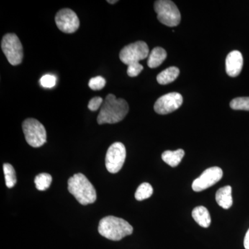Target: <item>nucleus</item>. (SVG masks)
<instances>
[{"instance_id": "nucleus-15", "label": "nucleus", "mask_w": 249, "mask_h": 249, "mask_svg": "<svg viewBox=\"0 0 249 249\" xmlns=\"http://www.w3.org/2000/svg\"><path fill=\"white\" fill-rule=\"evenodd\" d=\"M167 57L166 51L161 47H155L152 49L147 60V65L150 68H157L160 66Z\"/></svg>"}, {"instance_id": "nucleus-21", "label": "nucleus", "mask_w": 249, "mask_h": 249, "mask_svg": "<svg viewBox=\"0 0 249 249\" xmlns=\"http://www.w3.org/2000/svg\"><path fill=\"white\" fill-rule=\"evenodd\" d=\"M230 107L235 110L249 111V97L234 98L230 103Z\"/></svg>"}, {"instance_id": "nucleus-9", "label": "nucleus", "mask_w": 249, "mask_h": 249, "mask_svg": "<svg viewBox=\"0 0 249 249\" xmlns=\"http://www.w3.org/2000/svg\"><path fill=\"white\" fill-rule=\"evenodd\" d=\"M57 27L65 34H73L80 27V21L74 11L63 9L57 13L55 18Z\"/></svg>"}, {"instance_id": "nucleus-27", "label": "nucleus", "mask_w": 249, "mask_h": 249, "mask_svg": "<svg viewBox=\"0 0 249 249\" xmlns=\"http://www.w3.org/2000/svg\"><path fill=\"white\" fill-rule=\"evenodd\" d=\"M107 2L109 3V4H114L118 2V1H110V0H109V1H107Z\"/></svg>"}, {"instance_id": "nucleus-14", "label": "nucleus", "mask_w": 249, "mask_h": 249, "mask_svg": "<svg viewBox=\"0 0 249 249\" xmlns=\"http://www.w3.org/2000/svg\"><path fill=\"white\" fill-rule=\"evenodd\" d=\"M193 219L201 227H209L211 222V215L209 211L204 206H197L195 208L192 213Z\"/></svg>"}, {"instance_id": "nucleus-25", "label": "nucleus", "mask_w": 249, "mask_h": 249, "mask_svg": "<svg viewBox=\"0 0 249 249\" xmlns=\"http://www.w3.org/2000/svg\"><path fill=\"white\" fill-rule=\"evenodd\" d=\"M103 103V98L100 97V96H96V97L91 98L90 100L89 104H88V108H89V110L96 111L99 109L101 106H102Z\"/></svg>"}, {"instance_id": "nucleus-12", "label": "nucleus", "mask_w": 249, "mask_h": 249, "mask_svg": "<svg viewBox=\"0 0 249 249\" xmlns=\"http://www.w3.org/2000/svg\"><path fill=\"white\" fill-rule=\"evenodd\" d=\"M243 67V56L239 51H232L226 59V71L231 77L239 76Z\"/></svg>"}, {"instance_id": "nucleus-10", "label": "nucleus", "mask_w": 249, "mask_h": 249, "mask_svg": "<svg viewBox=\"0 0 249 249\" xmlns=\"http://www.w3.org/2000/svg\"><path fill=\"white\" fill-rule=\"evenodd\" d=\"M182 103L183 97L180 93H167L156 101L154 109L157 114L165 115L178 109L181 107Z\"/></svg>"}, {"instance_id": "nucleus-19", "label": "nucleus", "mask_w": 249, "mask_h": 249, "mask_svg": "<svg viewBox=\"0 0 249 249\" xmlns=\"http://www.w3.org/2000/svg\"><path fill=\"white\" fill-rule=\"evenodd\" d=\"M153 194V188L148 183H142L137 188L135 193V198L137 200L142 201L148 199Z\"/></svg>"}, {"instance_id": "nucleus-11", "label": "nucleus", "mask_w": 249, "mask_h": 249, "mask_svg": "<svg viewBox=\"0 0 249 249\" xmlns=\"http://www.w3.org/2000/svg\"><path fill=\"white\" fill-rule=\"evenodd\" d=\"M223 177V171L219 167H212L205 170L201 176L193 181V191L201 192L205 191L220 181Z\"/></svg>"}, {"instance_id": "nucleus-24", "label": "nucleus", "mask_w": 249, "mask_h": 249, "mask_svg": "<svg viewBox=\"0 0 249 249\" xmlns=\"http://www.w3.org/2000/svg\"><path fill=\"white\" fill-rule=\"evenodd\" d=\"M127 73L129 77H136L138 76L143 70V67L140 63L134 64V65L127 66Z\"/></svg>"}, {"instance_id": "nucleus-22", "label": "nucleus", "mask_w": 249, "mask_h": 249, "mask_svg": "<svg viewBox=\"0 0 249 249\" xmlns=\"http://www.w3.org/2000/svg\"><path fill=\"white\" fill-rule=\"evenodd\" d=\"M106 80L102 76L93 77L91 78L89 82V87L90 89L98 91L104 88L106 86Z\"/></svg>"}, {"instance_id": "nucleus-5", "label": "nucleus", "mask_w": 249, "mask_h": 249, "mask_svg": "<svg viewBox=\"0 0 249 249\" xmlns=\"http://www.w3.org/2000/svg\"><path fill=\"white\" fill-rule=\"evenodd\" d=\"M26 141L33 147H40L47 142V132L43 124L35 119H27L22 124Z\"/></svg>"}, {"instance_id": "nucleus-1", "label": "nucleus", "mask_w": 249, "mask_h": 249, "mask_svg": "<svg viewBox=\"0 0 249 249\" xmlns=\"http://www.w3.org/2000/svg\"><path fill=\"white\" fill-rule=\"evenodd\" d=\"M129 111L127 101L123 98H116L115 95L109 93L106 96L98 114L97 122L99 124H114L120 122Z\"/></svg>"}, {"instance_id": "nucleus-16", "label": "nucleus", "mask_w": 249, "mask_h": 249, "mask_svg": "<svg viewBox=\"0 0 249 249\" xmlns=\"http://www.w3.org/2000/svg\"><path fill=\"white\" fill-rule=\"evenodd\" d=\"M184 155L185 152L182 149H178L175 151L167 150L162 154V160L167 164L174 168L178 166L181 163Z\"/></svg>"}, {"instance_id": "nucleus-17", "label": "nucleus", "mask_w": 249, "mask_h": 249, "mask_svg": "<svg viewBox=\"0 0 249 249\" xmlns=\"http://www.w3.org/2000/svg\"><path fill=\"white\" fill-rule=\"evenodd\" d=\"M179 75V70L176 67H170L164 71L159 73L157 77V82L160 85H165L173 83Z\"/></svg>"}, {"instance_id": "nucleus-26", "label": "nucleus", "mask_w": 249, "mask_h": 249, "mask_svg": "<svg viewBox=\"0 0 249 249\" xmlns=\"http://www.w3.org/2000/svg\"><path fill=\"white\" fill-rule=\"evenodd\" d=\"M244 246L246 249H249V229L246 234L245 240H244Z\"/></svg>"}, {"instance_id": "nucleus-4", "label": "nucleus", "mask_w": 249, "mask_h": 249, "mask_svg": "<svg viewBox=\"0 0 249 249\" xmlns=\"http://www.w3.org/2000/svg\"><path fill=\"white\" fill-rule=\"evenodd\" d=\"M157 19L167 27H174L181 22V14L178 6L170 0H159L155 3Z\"/></svg>"}, {"instance_id": "nucleus-13", "label": "nucleus", "mask_w": 249, "mask_h": 249, "mask_svg": "<svg viewBox=\"0 0 249 249\" xmlns=\"http://www.w3.org/2000/svg\"><path fill=\"white\" fill-rule=\"evenodd\" d=\"M218 205L224 209H229L232 205V188L227 186L218 190L215 196Z\"/></svg>"}, {"instance_id": "nucleus-3", "label": "nucleus", "mask_w": 249, "mask_h": 249, "mask_svg": "<svg viewBox=\"0 0 249 249\" xmlns=\"http://www.w3.org/2000/svg\"><path fill=\"white\" fill-rule=\"evenodd\" d=\"M68 191L80 204H93L97 196L94 187L88 178L81 173L76 174L68 181Z\"/></svg>"}, {"instance_id": "nucleus-23", "label": "nucleus", "mask_w": 249, "mask_h": 249, "mask_svg": "<svg viewBox=\"0 0 249 249\" xmlns=\"http://www.w3.org/2000/svg\"><path fill=\"white\" fill-rule=\"evenodd\" d=\"M56 77L54 75L46 74L41 78L40 84L43 88H52L56 84Z\"/></svg>"}, {"instance_id": "nucleus-18", "label": "nucleus", "mask_w": 249, "mask_h": 249, "mask_svg": "<svg viewBox=\"0 0 249 249\" xmlns=\"http://www.w3.org/2000/svg\"><path fill=\"white\" fill-rule=\"evenodd\" d=\"M3 169H4L6 186L9 188H12L17 182V178H16L14 168L9 163H4L3 165Z\"/></svg>"}, {"instance_id": "nucleus-20", "label": "nucleus", "mask_w": 249, "mask_h": 249, "mask_svg": "<svg viewBox=\"0 0 249 249\" xmlns=\"http://www.w3.org/2000/svg\"><path fill=\"white\" fill-rule=\"evenodd\" d=\"M52 182V177L49 174H40L35 178L36 188L40 191H45L48 189Z\"/></svg>"}, {"instance_id": "nucleus-6", "label": "nucleus", "mask_w": 249, "mask_h": 249, "mask_svg": "<svg viewBox=\"0 0 249 249\" xmlns=\"http://www.w3.org/2000/svg\"><path fill=\"white\" fill-rule=\"evenodd\" d=\"M1 47L11 65L16 66L22 62L24 55L22 45L16 34H6L1 40Z\"/></svg>"}, {"instance_id": "nucleus-2", "label": "nucleus", "mask_w": 249, "mask_h": 249, "mask_svg": "<svg viewBox=\"0 0 249 249\" xmlns=\"http://www.w3.org/2000/svg\"><path fill=\"white\" fill-rule=\"evenodd\" d=\"M98 232L108 240L119 241L131 235L133 232V227L124 219L107 216L100 221Z\"/></svg>"}, {"instance_id": "nucleus-8", "label": "nucleus", "mask_w": 249, "mask_h": 249, "mask_svg": "<svg viewBox=\"0 0 249 249\" xmlns=\"http://www.w3.org/2000/svg\"><path fill=\"white\" fill-rule=\"evenodd\" d=\"M126 158L125 147L122 142L113 143L107 150L106 157V168L110 173H119Z\"/></svg>"}, {"instance_id": "nucleus-7", "label": "nucleus", "mask_w": 249, "mask_h": 249, "mask_svg": "<svg viewBox=\"0 0 249 249\" xmlns=\"http://www.w3.org/2000/svg\"><path fill=\"white\" fill-rule=\"evenodd\" d=\"M149 55L148 46L143 41H138L125 46L121 51L119 58L127 66L139 63Z\"/></svg>"}]
</instances>
